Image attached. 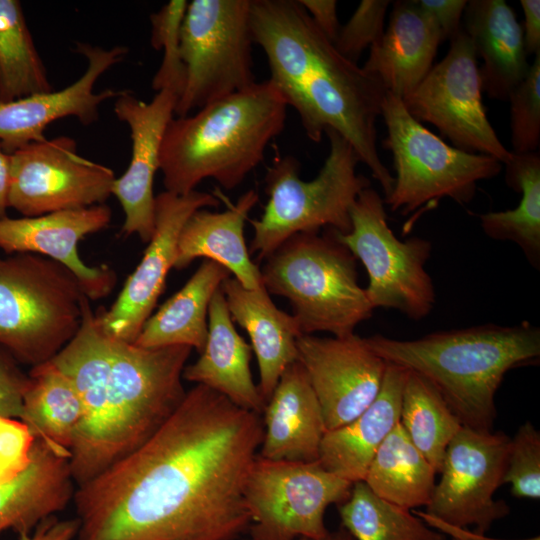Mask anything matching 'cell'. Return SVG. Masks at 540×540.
Here are the masks:
<instances>
[{"instance_id":"30","label":"cell","mask_w":540,"mask_h":540,"mask_svg":"<svg viewBox=\"0 0 540 540\" xmlns=\"http://www.w3.org/2000/svg\"><path fill=\"white\" fill-rule=\"evenodd\" d=\"M23 397V421L34 436L70 458L83 420L81 399L51 362L32 367Z\"/></svg>"},{"instance_id":"44","label":"cell","mask_w":540,"mask_h":540,"mask_svg":"<svg viewBox=\"0 0 540 540\" xmlns=\"http://www.w3.org/2000/svg\"><path fill=\"white\" fill-rule=\"evenodd\" d=\"M79 526L77 517L59 520L53 516L42 521L32 535H19V540H73L78 534Z\"/></svg>"},{"instance_id":"29","label":"cell","mask_w":540,"mask_h":540,"mask_svg":"<svg viewBox=\"0 0 540 540\" xmlns=\"http://www.w3.org/2000/svg\"><path fill=\"white\" fill-rule=\"evenodd\" d=\"M230 272L205 259L185 285L144 323L134 344L143 348L189 346L199 354L208 336V311L215 292Z\"/></svg>"},{"instance_id":"43","label":"cell","mask_w":540,"mask_h":540,"mask_svg":"<svg viewBox=\"0 0 540 540\" xmlns=\"http://www.w3.org/2000/svg\"><path fill=\"white\" fill-rule=\"evenodd\" d=\"M317 28L332 43L335 42L340 25L337 17V1L335 0H298Z\"/></svg>"},{"instance_id":"26","label":"cell","mask_w":540,"mask_h":540,"mask_svg":"<svg viewBox=\"0 0 540 540\" xmlns=\"http://www.w3.org/2000/svg\"><path fill=\"white\" fill-rule=\"evenodd\" d=\"M463 17V29L483 60L482 89L493 99L508 101L530 68L522 25L504 0L467 1Z\"/></svg>"},{"instance_id":"12","label":"cell","mask_w":540,"mask_h":540,"mask_svg":"<svg viewBox=\"0 0 540 540\" xmlns=\"http://www.w3.org/2000/svg\"><path fill=\"white\" fill-rule=\"evenodd\" d=\"M352 485L319 461L273 460L257 454L243 491L250 539H324L330 533L326 509L345 502Z\"/></svg>"},{"instance_id":"8","label":"cell","mask_w":540,"mask_h":540,"mask_svg":"<svg viewBox=\"0 0 540 540\" xmlns=\"http://www.w3.org/2000/svg\"><path fill=\"white\" fill-rule=\"evenodd\" d=\"M87 296L60 263L31 253L0 258V346L32 367L78 332Z\"/></svg>"},{"instance_id":"34","label":"cell","mask_w":540,"mask_h":540,"mask_svg":"<svg viewBox=\"0 0 540 540\" xmlns=\"http://www.w3.org/2000/svg\"><path fill=\"white\" fill-rule=\"evenodd\" d=\"M400 423L415 447L440 473L447 446L462 424L434 386L410 370L402 393Z\"/></svg>"},{"instance_id":"21","label":"cell","mask_w":540,"mask_h":540,"mask_svg":"<svg viewBox=\"0 0 540 540\" xmlns=\"http://www.w3.org/2000/svg\"><path fill=\"white\" fill-rule=\"evenodd\" d=\"M261 417L264 431L258 455L273 460L318 461L326 427L299 361L283 371Z\"/></svg>"},{"instance_id":"20","label":"cell","mask_w":540,"mask_h":540,"mask_svg":"<svg viewBox=\"0 0 540 540\" xmlns=\"http://www.w3.org/2000/svg\"><path fill=\"white\" fill-rule=\"evenodd\" d=\"M111 216L106 204L35 217L6 216L0 219V249L7 254H37L60 263L78 279L87 298L95 301L111 293L117 277L107 265H86L77 246L86 235L104 229Z\"/></svg>"},{"instance_id":"9","label":"cell","mask_w":540,"mask_h":540,"mask_svg":"<svg viewBox=\"0 0 540 540\" xmlns=\"http://www.w3.org/2000/svg\"><path fill=\"white\" fill-rule=\"evenodd\" d=\"M381 116L387 127L383 145L392 153L396 172L392 191L383 200L393 212L407 214L444 197L466 204L479 181L502 169L492 156L445 143L408 113L400 97L387 91Z\"/></svg>"},{"instance_id":"22","label":"cell","mask_w":540,"mask_h":540,"mask_svg":"<svg viewBox=\"0 0 540 540\" xmlns=\"http://www.w3.org/2000/svg\"><path fill=\"white\" fill-rule=\"evenodd\" d=\"M441 42L439 31L417 0L396 1L387 28L370 47L362 68L387 92L403 99L429 73Z\"/></svg>"},{"instance_id":"47","label":"cell","mask_w":540,"mask_h":540,"mask_svg":"<svg viewBox=\"0 0 540 540\" xmlns=\"http://www.w3.org/2000/svg\"><path fill=\"white\" fill-rule=\"evenodd\" d=\"M417 515L429 526L436 527L440 529V532L450 535L452 537V540H490L484 535L476 534L473 531H469L465 528L449 526L436 520L422 516L420 514Z\"/></svg>"},{"instance_id":"10","label":"cell","mask_w":540,"mask_h":540,"mask_svg":"<svg viewBox=\"0 0 540 540\" xmlns=\"http://www.w3.org/2000/svg\"><path fill=\"white\" fill-rule=\"evenodd\" d=\"M251 0H192L183 19L180 54L185 83L175 116L242 91L252 71Z\"/></svg>"},{"instance_id":"2","label":"cell","mask_w":540,"mask_h":540,"mask_svg":"<svg viewBox=\"0 0 540 540\" xmlns=\"http://www.w3.org/2000/svg\"><path fill=\"white\" fill-rule=\"evenodd\" d=\"M189 346L143 348L100 327L85 299L80 328L50 361L71 381L83 420L70 450L77 486L143 444L176 410L186 391Z\"/></svg>"},{"instance_id":"3","label":"cell","mask_w":540,"mask_h":540,"mask_svg":"<svg viewBox=\"0 0 540 540\" xmlns=\"http://www.w3.org/2000/svg\"><path fill=\"white\" fill-rule=\"evenodd\" d=\"M250 28L266 55L269 80L296 110L307 137L318 143L327 129L339 133L386 198L394 177L376 145L386 93L381 82L341 55L298 0H251Z\"/></svg>"},{"instance_id":"24","label":"cell","mask_w":540,"mask_h":540,"mask_svg":"<svg viewBox=\"0 0 540 540\" xmlns=\"http://www.w3.org/2000/svg\"><path fill=\"white\" fill-rule=\"evenodd\" d=\"M233 322L249 335L259 368V392L267 402L283 371L298 361L297 339L302 335L293 315L272 302L264 286L243 287L234 277L220 286Z\"/></svg>"},{"instance_id":"41","label":"cell","mask_w":540,"mask_h":540,"mask_svg":"<svg viewBox=\"0 0 540 540\" xmlns=\"http://www.w3.org/2000/svg\"><path fill=\"white\" fill-rule=\"evenodd\" d=\"M28 382L29 376L0 353V416L21 420Z\"/></svg>"},{"instance_id":"31","label":"cell","mask_w":540,"mask_h":540,"mask_svg":"<svg viewBox=\"0 0 540 540\" xmlns=\"http://www.w3.org/2000/svg\"><path fill=\"white\" fill-rule=\"evenodd\" d=\"M435 474L399 421L376 451L364 482L380 498L411 510L428 505Z\"/></svg>"},{"instance_id":"1","label":"cell","mask_w":540,"mask_h":540,"mask_svg":"<svg viewBox=\"0 0 540 540\" xmlns=\"http://www.w3.org/2000/svg\"><path fill=\"white\" fill-rule=\"evenodd\" d=\"M260 414L196 384L138 448L77 487L78 540H236Z\"/></svg>"},{"instance_id":"33","label":"cell","mask_w":540,"mask_h":540,"mask_svg":"<svg viewBox=\"0 0 540 540\" xmlns=\"http://www.w3.org/2000/svg\"><path fill=\"white\" fill-rule=\"evenodd\" d=\"M53 91L17 0H0V102Z\"/></svg>"},{"instance_id":"45","label":"cell","mask_w":540,"mask_h":540,"mask_svg":"<svg viewBox=\"0 0 540 540\" xmlns=\"http://www.w3.org/2000/svg\"><path fill=\"white\" fill-rule=\"evenodd\" d=\"M524 24L523 37L527 55H536L540 52V1L521 0Z\"/></svg>"},{"instance_id":"7","label":"cell","mask_w":540,"mask_h":540,"mask_svg":"<svg viewBox=\"0 0 540 540\" xmlns=\"http://www.w3.org/2000/svg\"><path fill=\"white\" fill-rule=\"evenodd\" d=\"M324 134L329 154L312 180L299 177L300 162L290 155L267 169L268 201L260 218L249 220L253 237L248 250L258 262L295 234L319 232L322 227L342 234L351 230V207L370 181L356 173L360 159L351 144L332 129Z\"/></svg>"},{"instance_id":"18","label":"cell","mask_w":540,"mask_h":540,"mask_svg":"<svg viewBox=\"0 0 540 540\" xmlns=\"http://www.w3.org/2000/svg\"><path fill=\"white\" fill-rule=\"evenodd\" d=\"M178 95L169 89L157 91L150 102L130 91L114 98V113L130 129L131 158L127 170L116 178L112 195L123 212L124 236L137 234L144 243L152 238L155 226L153 181L160 169V153L165 131L174 118Z\"/></svg>"},{"instance_id":"27","label":"cell","mask_w":540,"mask_h":540,"mask_svg":"<svg viewBox=\"0 0 540 540\" xmlns=\"http://www.w3.org/2000/svg\"><path fill=\"white\" fill-rule=\"evenodd\" d=\"M258 201L257 191L250 189L225 211L194 212L179 235L173 268L183 270L203 257L222 265L243 287H262L260 268L250 258L244 238L245 221Z\"/></svg>"},{"instance_id":"39","label":"cell","mask_w":540,"mask_h":540,"mask_svg":"<svg viewBox=\"0 0 540 540\" xmlns=\"http://www.w3.org/2000/svg\"><path fill=\"white\" fill-rule=\"evenodd\" d=\"M389 0H362L348 22L340 27L333 43L337 51L357 63L363 51L375 44L384 33Z\"/></svg>"},{"instance_id":"37","label":"cell","mask_w":540,"mask_h":540,"mask_svg":"<svg viewBox=\"0 0 540 540\" xmlns=\"http://www.w3.org/2000/svg\"><path fill=\"white\" fill-rule=\"evenodd\" d=\"M508 102L512 152H537L540 146V52L534 56L526 77L512 91Z\"/></svg>"},{"instance_id":"11","label":"cell","mask_w":540,"mask_h":540,"mask_svg":"<svg viewBox=\"0 0 540 540\" xmlns=\"http://www.w3.org/2000/svg\"><path fill=\"white\" fill-rule=\"evenodd\" d=\"M384 205L377 191L365 188L351 207V230L345 234L334 230V234L364 265L369 277L365 292L374 309H394L421 320L436 299L425 268L432 244L420 237L398 239L388 225Z\"/></svg>"},{"instance_id":"16","label":"cell","mask_w":540,"mask_h":540,"mask_svg":"<svg viewBox=\"0 0 540 540\" xmlns=\"http://www.w3.org/2000/svg\"><path fill=\"white\" fill-rule=\"evenodd\" d=\"M219 203L215 195L197 190L185 195L164 191L155 197L154 233L140 263L128 276L112 306L95 314L107 335L134 343L174 267L183 226L197 210L218 207Z\"/></svg>"},{"instance_id":"19","label":"cell","mask_w":540,"mask_h":540,"mask_svg":"<svg viewBox=\"0 0 540 540\" xmlns=\"http://www.w3.org/2000/svg\"><path fill=\"white\" fill-rule=\"evenodd\" d=\"M76 51L87 59L88 64L74 83L59 91L0 102V143L7 154L46 140L44 132L55 120L75 117L83 125L94 123L99 117V106L117 97L120 91L95 92V85L107 70L124 60L128 49L120 45L105 49L77 43Z\"/></svg>"},{"instance_id":"17","label":"cell","mask_w":540,"mask_h":540,"mask_svg":"<svg viewBox=\"0 0 540 540\" xmlns=\"http://www.w3.org/2000/svg\"><path fill=\"white\" fill-rule=\"evenodd\" d=\"M296 345L326 431L351 422L377 397L387 362L364 337L355 333L345 337L301 335Z\"/></svg>"},{"instance_id":"40","label":"cell","mask_w":540,"mask_h":540,"mask_svg":"<svg viewBox=\"0 0 540 540\" xmlns=\"http://www.w3.org/2000/svg\"><path fill=\"white\" fill-rule=\"evenodd\" d=\"M35 440L23 421L0 416V482L17 476L29 465Z\"/></svg>"},{"instance_id":"5","label":"cell","mask_w":540,"mask_h":540,"mask_svg":"<svg viewBox=\"0 0 540 540\" xmlns=\"http://www.w3.org/2000/svg\"><path fill=\"white\" fill-rule=\"evenodd\" d=\"M287 104L268 79L174 117L164 134L160 169L165 191L185 195L212 178L233 190L264 159L285 127Z\"/></svg>"},{"instance_id":"42","label":"cell","mask_w":540,"mask_h":540,"mask_svg":"<svg viewBox=\"0 0 540 540\" xmlns=\"http://www.w3.org/2000/svg\"><path fill=\"white\" fill-rule=\"evenodd\" d=\"M417 3L436 26L442 42L451 40L462 28L466 0H417Z\"/></svg>"},{"instance_id":"23","label":"cell","mask_w":540,"mask_h":540,"mask_svg":"<svg viewBox=\"0 0 540 540\" xmlns=\"http://www.w3.org/2000/svg\"><path fill=\"white\" fill-rule=\"evenodd\" d=\"M407 376V369L387 363L374 401L351 422L325 432L318 461L326 470L352 483L364 481L376 451L400 421Z\"/></svg>"},{"instance_id":"25","label":"cell","mask_w":540,"mask_h":540,"mask_svg":"<svg viewBox=\"0 0 540 540\" xmlns=\"http://www.w3.org/2000/svg\"><path fill=\"white\" fill-rule=\"evenodd\" d=\"M252 348L236 331L219 288L209 305L208 336L199 358L186 365L183 379L206 386L235 405L262 415L266 402L254 383Z\"/></svg>"},{"instance_id":"38","label":"cell","mask_w":540,"mask_h":540,"mask_svg":"<svg viewBox=\"0 0 540 540\" xmlns=\"http://www.w3.org/2000/svg\"><path fill=\"white\" fill-rule=\"evenodd\" d=\"M503 484H511L517 498H540V432L530 421L510 439Z\"/></svg>"},{"instance_id":"32","label":"cell","mask_w":540,"mask_h":540,"mask_svg":"<svg viewBox=\"0 0 540 540\" xmlns=\"http://www.w3.org/2000/svg\"><path fill=\"white\" fill-rule=\"evenodd\" d=\"M504 165L506 183L521 194V200L514 209L480 214L481 227L489 238L517 244L528 262L539 269L540 154L512 152Z\"/></svg>"},{"instance_id":"14","label":"cell","mask_w":540,"mask_h":540,"mask_svg":"<svg viewBox=\"0 0 540 540\" xmlns=\"http://www.w3.org/2000/svg\"><path fill=\"white\" fill-rule=\"evenodd\" d=\"M510 437L498 431L462 426L447 446L441 479L426 512L418 514L440 523L484 535L510 508L493 495L503 483Z\"/></svg>"},{"instance_id":"15","label":"cell","mask_w":540,"mask_h":540,"mask_svg":"<svg viewBox=\"0 0 540 540\" xmlns=\"http://www.w3.org/2000/svg\"><path fill=\"white\" fill-rule=\"evenodd\" d=\"M115 179L112 169L79 155L71 137L33 142L10 154L8 207L35 217L105 204Z\"/></svg>"},{"instance_id":"48","label":"cell","mask_w":540,"mask_h":540,"mask_svg":"<svg viewBox=\"0 0 540 540\" xmlns=\"http://www.w3.org/2000/svg\"><path fill=\"white\" fill-rule=\"evenodd\" d=\"M244 540H251L250 538ZM297 540H310L305 538H300ZM321 540H355L343 527H340L334 532H330L327 537Z\"/></svg>"},{"instance_id":"28","label":"cell","mask_w":540,"mask_h":540,"mask_svg":"<svg viewBox=\"0 0 540 540\" xmlns=\"http://www.w3.org/2000/svg\"><path fill=\"white\" fill-rule=\"evenodd\" d=\"M69 457L36 438L29 465L0 482V532L28 534L74 496Z\"/></svg>"},{"instance_id":"13","label":"cell","mask_w":540,"mask_h":540,"mask_svg":"<svg viewBox=\"0 0 540 540\" xmlns=\"http://www.w3.org/2000/svg\"><path fill=\"white\" fill-rule=\"evenodd\" d=\"M482 91L477 56L462 27L450 40L445 57L402 101L414 119L434 125L453 147L505 164L512 152L488 120Z\"/></svg>"},{"instance_id":"36","label":"cell","mask_w":540,"mask_h":540,"mask_svg":"<svg viewBox=\"0 0 540 540\" xmlns=\"http://www.w3.org/2000/svg\"><path fill=\"white\" fill-rule=\"evenodd\" d=\"M186 0H171L150 15L152 31L151 45L156 50L163 49V58L152 80V88L157 92L169 89L178 97L185 83V67L180 54V34Z\"/></svg>"},{"instance_id":"46","label":"cell","mask_w":540,"mask_h":540,"mask_svg":"<svg viewBox=\"0 0 540 540\" xmlns=\"http://www.w3.org/2000/svg\"><path fill=\"white\" fill-rule=\"evenodd\" d=\"M9 172L10 155L4 151L0 143V219L7 216Z\"/></svg>"},{"instance_id":"35","label":"cell","mask_w":540,"mask_h":540,"mask_svg":"<svg viewBox=\"0 0 540 540\" xmlns=\"http://www.w3.org/2000/svg\"><path fill=\"white\" fill-rule=\"evenodd\" d=\"M343 527L355 540H446L410 510L377 496L364 481L353 483L337 505Z\"/></svg>"},{"instance_id":"6","label":"cell","mask_w":540,"mask_h":540,"mask_svg":"<svg viewBox=\"0 0 540 540\" xmlns=\"http://www.w3.org/2000/svg\"><path fill=\"white\" fill-rule=\"evenodd\" d=\"M326 229L285 240L265 259L261 281L269 294L289 300L302 335L345 337L374 308L358 283L355 256L337 240L334 229Z\"/></svg>"},{"instance_id":"4","label":"cell","mask_w":540,"mask_h":540,"mask_svg":"<svg viewBox=\"0 0 540 540\" xmlns=\"http://www.w3.org/2000/svg\"><path fill=\"white\" fill-rule=\"evenodd\" d=\"M365 340L387 363L425 378L462 426L477 431L493 430L495 395L506 373L540 357V329L528 321L438 331L414 340L380 334Z\"/></svg>"}]
</instances>
